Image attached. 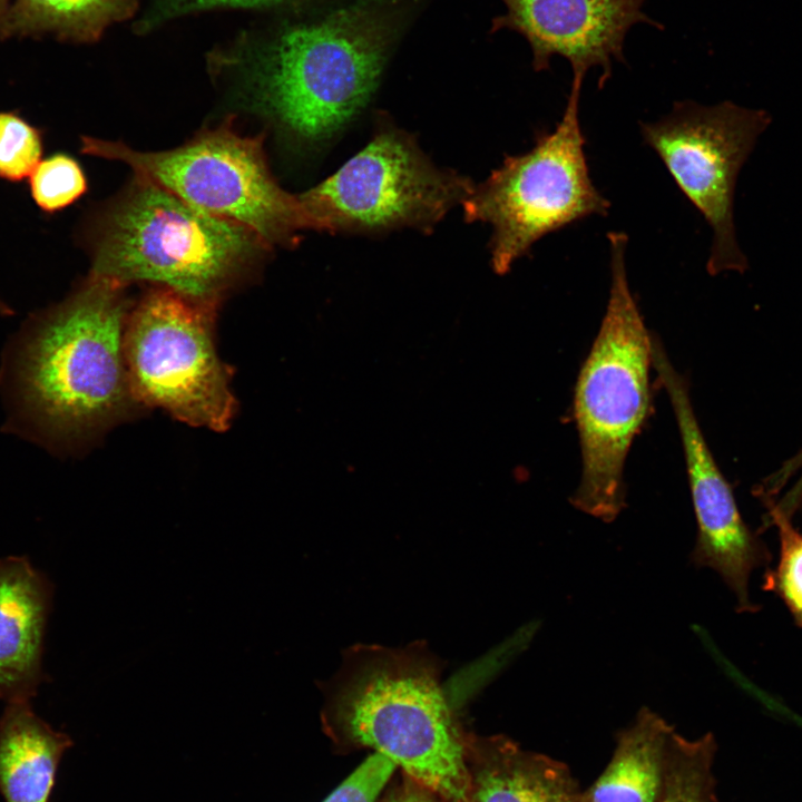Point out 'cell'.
Returning a JSON list of instances; mask_svg holds the SVG:
<instances>
[{"label": "cell", "instance_id": "cell-1", "mask_svg": "<svg viewBox=\"0 0 802 802\" xmlns=\"http://www.w3.org/2000/svg\"><path fill=\"white\" fill-rule=\"evenodd\" d=\"M268 13L206 55L215 80L280 128L323 143L370 101L410 0H353L321 14Z\"/></svg>", "mask_w": 802, "mask_h": 802}, {"label": "cell", "instance_id": "cell-2", "mask_svg": "<svg viewBox=\"0 0 802 802\" xmlns=\"http://www.w3.org/2000/svg\"><path fill=\"white\" fill-rule=\"evenodd\" d=\"M124 288L90 274L10 340L0 369L10 432L62 453L129 410L136 400L124 354Z\"/></svg>", "mask_w": 802, "mask_h": 802}, {"label": "cell", "instance_id": "cell-3", "mask_svg": "<svg viewBox=\"0 0 802 802\" xmlns=\"http://www.w3.org/2000/svg\"><path fill=\"white\" fill-rule=\"evenodd\" d=\"M426 645H355L322 688L323 723L343 747H369L446 802H464V732Z\"/></svg>", "mask_w": 802, "mask_h": 802}, {"label": "cell", "instance_id": "cell-4", "mask_svg": "<svg viewBox=\"0 0 802 802\" xmlns=\"http://www.w3.org/2000/svg\"><path fill=\"white\" fill-rule=\"evenodd\" d=\"M266 248L248 227L136 176L99 218L90 274L217 303Z\"/></svg>", "mask_w": 802, "mask_h": 802}, {"label": "cell", "instance_id": "cell-5", "mask_svg": "<svg viewBox=\"0 0 802 802\" xmlns=\"http://www.w3.org/2000/svg\"><path fill=\"white\" fill-rule=\"evenodd\" d=\"M606 312L575 388L581 477L571 503L610 522L625 507L624 466L651 403L652 335L630 292L627 235L610 232Z\"/></svg>", "mask_w": 802, "mask_h": 802}, {"label": "cell", "instance_id": "cell-6", "mask_svg": "<svg viewBox=\"0 0 802 802\" xmlns=\"http://www.w3.org/2000/svg\"><path fill=\"white\" fill-rule=\"evenodd\" d=\"M82 150L129 166L135 176L175 194L211 215L242 224L267 246L291 245L313 229L297 196L285 192L270 172L262 137L242 136L231 124L206 129L163 151L82 138Z\"/></svg>", "mask_w": 802, "mask_h": 802}, {"label": "cell", "instance_id": "cell-7", "mask_svg": "<svg viewBox=\"0 0 802 802\" xmlns=\"http://www.w3.org/2000/svg\"><path fill=\"white\" fill-rule=\"evenodd\" d=\"M584 79L573 78L560 121L536 136L525 154L507 156L462 203L468 222L492 227L490 262L506 274L541 237L591 215L610 203L594 185L579 121Z\"/></svg>", "mask_w": 802, "mask_h": 802}, {"label": "cell", "instance_id": "cell-8", "mask_svg": "<svg viewBox=\"0 0 802 802\" xmlns=\"http://www.w3.org/2000/svg\"><path fill=\"white\" fill-rule=\"evenodd\" d=\"M216 302L156 286L128 314L124 354L136 401L224 431L236 401L213 338Z\"/></svg>", "mask_w": 802, "mask_h": 802}, {"label": "cell", "instance_id": "cell-9", "mask_svg": "<svg viewBox=\"0 0 802 802\" xmlns=\"http://www.w3.org/2000/svg\"><path fill=\"white\" fill-rule=\"evenodd\" d=\"M473 187L468 178L437 168L409 134L384 126L335 173L297 197L314 231H428Z\"/></svg>", "mask_w": 802, "mask_h": 802}, {"label": "cell", "instance_id": "cell-10", "mask_svg": "<svg viewBox=\"0 0 802 802\" xmlns=\"http://www.w3.org/2000/svg\"><path fill=\"white\" fill-rule=\"evenodd\" d=\"M770 116L723 101L703 106L675 102L672 111L640 124V135L712 228L706 268L716 275L742 272L746 260L735 236L733 197L739 172Z\"/></svg>", "mask_w": 802, "mask_h": 802}, {"label": "cell", "instance_id": "cell-11", "mask_svg": "<svg viewBox=\"0 0 802 802\" xmlns=\"http://www.w3.org/2000/svg\"><path fill=\"white\" fill-rule=\"evenodd\" d=\"M652 364L671 400L684 449L697 525L691 560L721 576L735 596L740 612L755 610L750 596V579L754 569L769 564L770 552L742 519L732 489L701 431L687 382L654 336Z\"/></svg>", "mask_w": 802, "mask_h": 802}, {"label": "cell", "instance_id": "cell-12", "mask_svg": "<svg viewBox=\"0 0 802 802\" xmlns=\"http://www.w3.org/2000/svg\"><path fill=\"white\" fill-rule=\"evenodd\" d=\"M506 13L496 17L491 32L521 35L530 46L535 71L549 69L554 57L565 58L573 77L600 68L599 87L610 78L614 61L623 62L624 42L636 23L663 29L644 11L647 0H501Z\"/></svg>", "mask_w": 802, "mask_h": 802}, {"label": "cell", "instance_id": "cell-13", "mask_svg": "<svg viewBox=\"0 0 802 802\" xmlns=\"http://www.w3.org/2000/svg\"><path fill=\"white\" fill-rule=\"evenodd\" d=\"M53 588L25 556L0 558V701H30L45 681L46 626Z\"/></svg>", "mask_w": 802, "mask_h": 802}, {"label": "cell", "instance_id": "cell-14", "mask_svg": "<svg viewBox=\"0 0 802 802\" xmlns=\"http://www.w3.org/2000/svg\"><path fill=\"white\" fill-rule=\"evenodd\" d=\"M464 802H578L579 785L563 762L524 750L503 735L468 733Z\"/></svg>", "mask_w": 802, "mask_h": 802}, {"label": "cell", "instance_id": "cell-15", "mask_svg": "<svg viewBox=\"0 0 802 802\" xmlns=\"http://www.w3.org/2000/svg\"><path fill=\"white\" fill-rule=\"evenodd\" d=\"M71 745L32 710L7 703L0 717V794L6 802H48L57 769Z\"/></svg>", "mask_w": 802, "mask_h": 802}, {"label": "cell", "instance_id": "cell-16", "mask_svg": "<svg viewBox=\"0 0 802 802\" xmlns=\"http://www.w3.org/2000/svg\"><path fill=\"white\" fill-rule=\"evenodd\" d=\"M675 728L648 707L616 734L610 761L578 802H659Z\"/></svg>", "mask_w": 802, "mask_h": 802}, {"label": "cell", "instance_id": "cell-17", "mask_svg": "<svg viewBox=\"0 0 802 802\" xmlns=\"http://www.w3.org/2000/svg\"><path fill=\"white\" fill-rule=\"evenodd\" d=\"M144 0H12L3 38L51 36L88 45L116 23L135 19Z\"/></svg>", "mask_w": 802, "mask_h": 802}, {"label": "cell", "instance_id": "cell-18", "mask_svg": "<svg viewBox=\"0 0 802 802\" xmlns=\"http://www.w3.org/2000/svg\"><path fill=\"white\" fill-rule=\"evenodd\" d=\"M716 750L712 733L689 740L675 731L668 744L659 802H717L713 773Z\"/></svg>", "mask_w": 802, "mask_h": 802}, {"label": "cell", "instance_id": "cell-19", "mask_svg": "<svg viewBox=\"0 0 802 802\" xmlns=\"http://www.w3.org/2000/svg\"><path fill=\"white\" fill-rule=\"evenodd\" d=\"M311 0H147L134 19L137 36L150 35L166 25L194 14L217 10L275 13L305 7Z\"/></svg>", "mask_w": 802, "mask_h": 802}, {"label": "cell", "instance_id": "cell-20", "mask_svg": "<svg viewBox=\"0 0 802 802\" xmlns=\"http://www.w3.org/2000/svg\"><path fill=\"white\" fill-rule=\"evenodd\" d=\"M762 499L765 500L769 518L776 526L780 539L777 565L774 570L766 571L763 588L776 594L794 622L802 627V534L775 502L766 497Z\"/></svg>", "mask_w": 802, "mask_h": 802}, {"label": "cell", "instance_id": "cell-21", "mask_svg": "<svg viewBox=\"0 0 802 802\" xmlns=\"http://www.w3.org/2000/svg\"><path fill=\"white\" fill-rule=\"evenodd\" d=\"M30 189L36 204L42 211L53 213L80 198L87 190V180L76 159L55 154L33 168Z\"/></svg>", "mask_w": 802, "mask_h": 802}, {"label": "cell", "instance_id": "cell-22", "mask_svg": "<svg viewBox=\"0 0 802 802\" xmlns=\"http://www.w3.org/2000/svg\"><path fill=\"white\" fill-rule=\"evenodd\" d=\"M41 151L37 128L14 114L0 113V177L21 180L30 176Z\"/></svg>", "mask_w": 802, "mask_h": 802}, {"label": "cell", "instance_id": "cell-23", "mask_svg": "<svg viewBox=\"0 0 802 802\" xmlns=\"http://www.w3.org/2000/svg\"><path fill=\"white\" fill-rule=\"evenodd\" d=\"M397 766L374 752L323 802H375Z\"/></svg>", "mask_w": 802, "mask_h": 802}, {"label": "cell", "instance_id": "cell-24", "mask_svg": "<svg viewBox=\"0 0 802 802\" xmlns=\"http://www.w3.org/2000/svg\"><path fill=\"white\" fill-rule=\"evenodd\" d=\"M795 478V483L776 506L788 516L794 512L795 509L802 505V450L795 454L792 459L786 461L782 468L774 473L770 481H767V490H760L761 495H774L781 487H783L791 478Z\"/></svg>", "mask_w": 802, "mask_h": 802}, {"label": "cell", "instance_id": "cell-25", "mask_svg": "<svg viewBox=\"0 0 802 802\" xmlns=\"http://www.w3.org/2000/svg\"><path fill=\"white\" fill-rule=\"evenodd\" d=\"M439 799L430 789L404 775L382 802H439Z\"/></svg>", "mask_w": 802, "mask_h": 802}, {"label": "cell", "instance_id": "cell-26", "mask_svg": "<svg viewBox=\"0 0 802 802\" xmlns=\"http://www.w3.org/2000/svg\"><path fill=\"white\" fill-rule=\"evenodd\" d=\"M12 0H0V40L3 39V31Z\"/></svg>", "mask_w": 802, "mask_h": 802}, {"label": "cell", "instance_id": "cell-27", "mask_svg": "<svg viewBox=\"0 0 802 802\" xmlns=\"http://www.w3.org/2000/svg\"><path fill=\"white\" fill-rule=\"evenodd\" d=\"M11 313H12L11 309L3 301L0 300V314L8 315Z\"/></svg>", "mask_w": 802, "mask_h": 802}]
</instances>
